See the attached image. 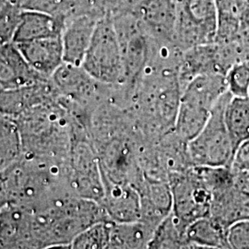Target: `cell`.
<instances>
[{
    "label": "cell",
    "instance_id": "cell-1",
    "mask_svg": "<svg viewBox=\"0 0 249 249\" xmlns=\"http://www.w3.org/2000/svg\"><path fill=\"white\" fill-rule=\"evenodd\" d=\"M22 143L23 156L68 166L72 145L86 126L75 119L58 98L36 107L15 118Z\"/></svg>",
    "mask_w": 249,
    "mask_h": 249
},
{
    "label": "cell",
    "instance_id": "cell-2",
    "mask_svg": "<svg viewBox=\"0 0 249 249\" xmlns=\"http://www.w3.org/2000/svg\"><path fill=\"white\" fill-rule=\"evenodd\" d=\"M110 220L99 202L66 194L32 211L34 249H70L72 241L94 223Z\"/></svg>",
    "mask_w": 249,
    "mask_h": 249
},
{
    "label": "cell",
    "instance_id": "cell-3",
    "mask_svg": "<svg viewBox=\"0 0 249 249\" xmlns=\"http://www.w3.org/2000/svg\"><path fill=\"white\" fill-rule=\"evenodd\" d=\"M81 67L101 83L124 85L122 50L112 16L104 15L99 19Z\"/></svg>",
    "mask_w": 249,
    "mask_h": 249
},
{
    "label": "cell",
    "instance_id": "cell-4",
    "mask_svg": "<svg viewBox=\"0 0 249 249\" xmlns=\"http://www.w3.org/2000/svg\"><path fill=\"white\" fill-rule=\"evenodd\" d=\"M230 97L227 90L215 105L201 131L187 142L192 165L231 167L235 149L224 121L225 106Z\"/></svg>",
    "mask_w": 249,
    "mask_h": 249
},
{
    "label": "cell",
    "instance_id": "cell-5",
    "mask_svg": "<svg viewBox=\"0 0 249 249\" xmlns=\"http://www.w3.org/2000/svg\"><path fill=\"white\" fill-rule=\"evenodd\" d=\"M68 186L73 195L99 203L105 195L98 155L88 132L78 135L72 145Z\"/></svg>",
    "mask_w": 249,
    "mask_h": 249
},
{
    "label": "cell",
    "instance_id": "cell-6",
    "mask_svg": "<svg viewBox=\"0 0 249 249\" xmlns=\"http://www.w3.org/2000/svg\"><path fill=\"white\" fill-rule=\"evenodd\" d=\"M216 32L214 0H178L174 44L180 50L215 43Z\"/></svg>",
    "mask_w": 249,
    "mask_h": 249
},
{
    "label": "cell",
    "instance_id": "cell-7",
    "mask_svg": "<svg viewBox=\"0 0 249 249\" xmlns=\"http://www.w3.org/2000/svg\"><path fill=\"white\" fill-rule=\"evenodd\" d=\"M168 182L172 192V213L188 226L210 215L212 191L199 178L194 165L185 171L171 172Z\"/></svg>",
    "mask_w": 249,
    "mask_h": 249
},
{
    "label": "cell",
    "instance_id": "cell-8",
    "mask_svg": "<svg viewBox=\"0 0 249 249\" xmlns=\"http://www.w3.org/2000/svg\"><path fill=\"white\" fill-rule=\"evenodd\" d=\"M133 14L152 39L174 44L178 0H140L135 5Z\"/></svg>",
    "mask_w": 249,
    "mask_h": 249
},
{
    "label": "cell",
    "instance_id": "cell-9",
    "mask_svg": "<svg viewBox=\"0 0 249 249\" xmlns=\"http://www.w3.org/2000/svg\"><path fill=\"white\" fill-rule=\"evenodd\" d=\"M233 174L231 182L212 192L209 216L225 229L232 223L249 219V191Z\"/></svg>",
    "mask_w": 249,
    "mask_h": 249
},
{
    "label": "cell",
    "instance_id": "cell-10",
    "mask_svg": "<svg viewBox=\"0 0 249 249\" xmlns=\"http://www.w3.org/2000/svg\"><path fill=\"white\" fill-rule=\"evenodd\" d=\"M98 11H86L66 20L63 29L64 62L81 66L100 18Z\"/></svg>",
    "mask_w": 249,
    "mask_h": 249
},
{
    "label": "cell",
    "instance_id": "cell-11",
    "mask_svg": "<svg viewBox=\"0 0 249 249\" xmlns=\"http://www.w3.org/2000/svg\"><path fill=\"white\" fill-rule=\"evenodd\" d=\"M59 94L51 80H43L18 89L0 90V114L12 118L51 103Z\"/></svg>",
    "mask_w": 249,
    "mask_h": 249
},
{
    "label": "cell",
    "instance_id": "cell-12",
    "mask_svg": "<svg viewBox=\"0 0 249 249\" xmlns=\"http://www.w3.org/2000/svg\"><path fill=\"white\" fill-rule=\"evenodd\" d=\"M105 195L100 204L115 223H131L142 218V201L137 188L128 182H113L103 178Z\"/></svg>",
    "mask_w": 249,
    "mask_h": 249
},
{
    "label": "cell",
    "instance_id": "cell-13",
    "mask_svg": "<svg viewBox=\"0 0 249 249\" xmlns=\"http://www.w3.org/2000/svg\"><path fill=\"white\" fill-rule=\"evenodd\" d=\"M0 248L34 249L32 211L10 203L0 209Z\"/></svg>",
    "mask_w": 249,
    "mask_h": 249
},
{
    "label": "cell",
    "instance_id": "cell-14",
    "mask_svg": "<svg viewBox=\"0 0 249 249\" xmlns=\"http://www.w3.org/2000/svg\"><path fill=\"white\" fill-rule=\"evenodd\" d=\"M27 62L41 77L51 79L64 63L62 38L55 36L16 44Z\"/></svg>",
    "mask_w": 249,
    "mask_h": 249
},
{
    "label": "cell",
    "instance_id": "cell-15",
    "mask_svg": "<svg viewBox=\"0 0 249 249\" xmlns=\"http://www.w3.org/2000/svg\"><path fill=\"white\" fill-rule=\"evenodd\" d=\"M43 80L47 79L32 69L15 43L0 45V90L18 89Z\"/></svg>",
    "mask_w": 249,
    "mask_h": 249
},
{
    "label": "cell",
    "instance_id": "cell-16",
    "mask_svg": "<svg viewBox=\"0 0 249 249\" xmlns=\"http://www.w3.org/2000/svg\"><path fill=\"white\" fill-rule=\"evenodd\" d=\"M65 23L66 19L45 11L23 9L13 43L61 36Z\"/></svg>",
    "mask_w": 249,
    "mask_h": 249
},
{
    "label": "cell",
    "instance_id": "cell-17",
    "mask_svg": "<svg viewBox=\"0 0 249 249\" xmlns=\"http://www.w3.org/2000/svg\"><path fill=\"white\" fill-rule=\"evenodd\" d=\"M217 16V32L215 43L229 44L239 41L248 36L239 0H214Z\"/></svg>",
    "mask_w": 249,
    "mask_h": 249
},
{
    "label": "cell",
    "instance_id": "cell-18",
    "mask_svg": "<svg viewBox=\"0 0 249 249\" xmlns=\"http://www.w3.org/2000/svg\"><path fill=\"white\" fill-rule=\"evenodd\" d=\"M155 229L142 220L131 223L113 222L109 249H148Z\"/></svg>",
    "mask_w": 249,
    "mask_h": 249
},
{
    "label": "cell",
    "instance_id": "cell-19",
    "mask_svg": "<svg viewBox=\"0 0 249 249\" xmlns=\"http://www.w3.org/2000/svg\"><path fill=\"white\" fill-rule=\"evenodd\" d=\"M187 237L192 249H229L227 229L210 216L190 223L187 228Z\"/></svg>",
    "mask_w": 249,
    "mask_h": 249
},
{
    "label": "cell",
    "instance_id": "cell-20",
    "mask_svg": "<svg viewBox=\"0 0 249 249\" xmlns=\"http://www.w3.org/2000/svg\"><path fill=\"white\" fill-rule=\"evenodd\" d=\"M23 143L18 123L0 114V172H4L23 157Z\"/></svg>",
    "mask_w": 249,
    "mask_h": 249
},
{
    "label": "cell",
    "instance_id": "cell-21",
    "mask_svg": "<svg viewBox=\"0 0 249 249\" xmlns=\"http://www.w3.org/2000/svg\"><path fill=\"white\" fill-rule=\"evenodd\" d=\"M224 121L236 151L249 138V96H231L224 110Z\"/></svg>",
    "mask_w": 249,
    "mask_h": 249
},
{
    "label": "cell",
    "instance_id": "cell-22",
    "mask_svg": "<svg viewBox=\"0 0 249 249\" xmlns=\"http://www.w3.org/2000/svg\"><path fill=\"white\" fill-rule=\"evenodd\" d=\"M187 228L171 212L156 227L148 249H192Z\"/></svg>",
    "mask_w": 249,
    "mask_h": 249
},
{
    "label": "cell",
    "instance_id": "cell-23",
    "mask_svg": "<svg viewBox=\"0 0 249 249\" xmlns=\"http://www.w3.org/2000/svg\"><path fill=\"white\" fill-rule=\"evenodd\" d=\"M113 221L107 220L94 223L72 241L70 249H109Z\"/></svg>",
    "mask_w": 249,
    "mask_h": 249
},
{
    "label": "cell",
    "instance_id": "cell-24",
    "mask_svg": "<svg viewBox=\"0 0 249 249\" xmlns=\"http://www.w3.org/2000/svg\"><path fill=\"white\" fill-rule=\"evenodd\" d=\"M22 11L17 2L0 3V45L13 42Z\"/></svg>",
    "mask_w": 249,
    "mask_h": 249
},
{
    "label": "cell",
    "instance_id": "cell-25",
    "mask_svg": "<svg viewBox=\"0 0 249 249\" xmlns=\"http://www.w3.org/2000/svg\"><path fill=\"white\" fill-rule=\"evenodd\" d=\"M225 80L231 96H249V59L233 64L226 73Z\"/></svg>",
    "mask_w": 249,
    "mask_h": 249
},
{
    "label": "cell",
    "instance_id": "cell-26",
    "mask_svg": "<svg viewBox=\"0 0 249 249\" xmlns=\"http://www.w3.org/2000/svg\"><path fill=\"white\" fill-rule=\"evenodd\" d=\"M229 249H249V219L232 223L227 229Z\"/></svg>",
    "mask_w": 249,
    "mask_h": 249
},
{
    "label": "cell",
    "instance_id": "cell-27",
    "mask_svg": "<svg viewBox=\"0 0 249 249\" xmlns=\"http://www.w3.org/2000/svg\"><path fill=\"white\" fill-rule=\"evenodd\" d=\"M231 168L234 172L249 170V138L237 147L231 161Z\"/></svg>",
    "mask_w": 249,
    "mask_h": 249
},
{
    "label": "cell",
    "instance_id": "cell-28",
    "mask_svg": "<svg viewBox=\"0 0 249 249\" xmlns=\"http://www.w3.org/2000/svg\"><path fill=\"white\" fill-rule=\"evenodd\" d=\"M9 203V195L6 187L5 177L3 172H0V209Z\"/></svg>",
    "mask_w": 249,
    "mask_h": 249
},
{
    "label": "cell",
    "instance_id": "cell-29",
    "mask_svg": "<svg viewBox=\"0 0 249 249\" xmlns=\"http://www.w3.org/2000/svg\"><path fill=\"white\" fill-rule=\"evenodd\" d=\"M234 173L238 178V180L240 181L241 184L249 191V170L245 172H234Z\"/></svg>",
    "mask_w": 249,
    "mask_h": 249
},
{
    "label": "cell",
    "instance_id": "cell-30",
    "mask_svg": "<svg viewBox=\"0 0 249 249\" xmlns=\"http://www.w3.org/2000/svg\"><path fill=\"white\" fill-rule=\"evenodd\" d=\"M3 2H17L18 3V0H0V3H3Z\"/></svg>",
    "mask_w": 249,
    "mask_h": 249
},
{
    "label": "cell",
    "instance_id": "cell-31",
    "mask_svg": "<svg viewBox=\"0 0 249 249\" xmlns=\"http://www.w3.org/2000/svg\"><path fill=\"white\" fill-rule=\"evenodd\" d=\"M248 49H249V33L248 36Z\"/></svg>",
    "mask_w": 249,
    "mask_h": 249
},
{
    "label": "cell",
    "instance_id": "cell-32",
    "mask_svg": "<svg viewBox=\"0 0 249 249\" xmlns=\"http://www.w3.org/2000/svg\"></svg>",
    "mask_w": 249,
    "mask_h": 249
},
{
    "label": "cell",
    "instance_id": "cell-33",
    "mask_svg": "<svg viewBox=\"0 0 249 249\" xmlns=\"http://www.w3.org/2000/svg\"><path fill=\"white\" fill-rule=\"evenodd\" d=\"M0 249H1V248H0Z\"/></svg>",
    "mask_w": 249,
    "mask_h": 249
},
{
    "label": "cell",
    "instance_id": "cell-34",
    "mask_svg": "<svg viewBox=\"0 0 249 249\" xmlns=\"http://www.w3.org/2000/svg\"></svg>",
    "mask_w": 249,
    "mask_h": 249
}]
</instances>
